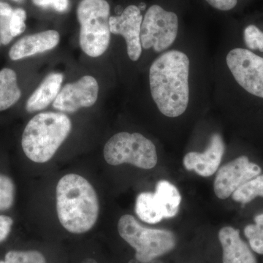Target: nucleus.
I'll return each mask as SVG.
<instances>
[{
	"label": "nucleus",
	"mask_w": 263,
	"mask_h": 263,
	"mask_svg": "<svg viewBox=\"0 0 263 263\" xmlns=\"http://www.w3.org/2000/svg\"><path fill=\"white\" fill-rule=\"evenodd\" d=\"M190 57L171 49L160 53L149 68L151 96L162 115L176 118L186 111L190 100Z\"/></svg>",
	"instance_id": "1"
},
{
	"label": "nucleus",
	"mask_w": 263,
	"mask_h": 263,
	"mask_svg": "<svg viewBox=\"0 0 263 263\" xmlns=\"http://www.w3.org/2000/svg\"><path fill=\"white\" fill-rule=\"evenodd\" d=\"M57 212L62 227L73 234L89 231L100 213L98 195L92 185L79 174L65 175L57 183Z\"/></svg>",
	"instance_id": "2"
},
{
	"label": "nucleus",
	"mask_w": 263,
	"mask_h": 263,
	"mask_svg": "<svg viewBox=\"0 0 263 263\" xmlns=\"http://www.w3.org/2000/svg\"><path fill=\"white\" fill-rule=\"evenodd\" d=\"M71 129L72 122L65 114H38L27 123L22 134L24 153L32 162L45 163L54 156Z\"/></svg>",
	"instance_id": "3"
},
{
	"label": "nucleus",
	"mask_w": 263,
	"mask_h": 263,
	"mask_svg": "<svg viewBox=\"0 0 263 263\" xmlns=\"http://www.w3.org/2000/svg\"><path fill=\"white\" fill-rule=\"evenodd\" d=\"M110 5L106 0H81L77 9L79 43L88 56L96 58L108 49L110 41Z\"/></svg>",
	"instance_id": "4"
},
{
	"label": "nucleus",
	"mask_w": 263,
	"mask_h": 263,
	"mask_svg": "<svg viewBox=\"0 0 263 263\" xmlns=\"http://www.w3.org/2000/svg\"><path fill=\"white\" fill-rule=\"evenodd\" d=\"M117 228L120 236L136 250L137 260L141 263L152 262L168 253L176 245L172 232L146 228L129 214L120 218Z\"/></svg>",
	"instance_id": "5"
},
{
	"label": "nucleus",
	"mask_w": 263,
	"mask_h": 263,
	"mask_svg": "<svg viewBox=\"0 0 263 263\" xmlns=\"http://www.w3.org/2000/svg\"><path fill=\"white\" fill-rule=\"evenodd\" d=\"M104 158L107 163L117 166L130 164L142 169H152L158 161L153 142L141 133H117L105 143Z\"/></svg>",
	"instance_id": "6"
},
{
	"label": "nucleus",
	"mask_w": 263,
	"mask_h": 263,
	"mask_svg": "<svg viewBox=\"0 0 263 263\" xmlns=\"http://www.w3.org/2000/svg\"><path fill=\"white\" fill-rule=\"evenodd\" d=\"M179 32V19L174 12L154 5L147 10L141 28L142 48L162 53L172 46Z\"/></svg>",
	"instance_id": "7"
},
{
	"label": "nucleus",
	"mask_w": 263,
	"mask_h": 263,
	"mask_svg": "<svg viewBox=\"0 0 263 263\" xmlns=\"http://www.w3.org/2000/svg\"><path fill=\"white\" fill-rule=\"evenodd\" d=\"M181 202V194L176 186L162 180L157 183L155 193H142L138 195L135 210L142 221L157 224L163 219L176 216Z\"/></svg>",
	"instance_id": "8"
},
{
	"label": "nucleus",
	"mask_w": 263,
	"mask_h": 263,
	"mask_svg": "<svg viewBox=\"0 0 263 263\" xmlns=\"http://www.w3.org/2000/svg\"><path fill=\"white\" fill-rule=\"evenodd\" d=\"M230 73L249 94L263 99V58L246 48L230 50L226 57Z\"/></svg>",
	"instance_id": "9"
},
{
	"label": "nucleus",
	"mask_w": 263,
	"mask_h": 263,
	"mask_svg": "<svg viewBox=\"0 0 263 263\" xmlns=\"http://www.w3.org/2000/svg\"><path fill=\"white\" fill-rule=\"evenodd\" d=\"M260 167L251 162L247 156H240L218 171L214 183L216 197L226 200L249 180L261 174Z\"/></svg>",
	"instance_id": "10"
},
{
	"label": "nucleus",
	"mask_w": 263,
	"mask_h": 263,
	"mask_svg": "<svg viewBox=\"0 0 263 263\" xmlns=\"http://www.w3.org/2000/svg\"><path fill=\"white\" fill-rule=\"evenodd\" d=\"M98 81L91 76H85L79 81L67 84L60 90L53 108L64 113H74L80 108L93 106L98 98Z\"/></svg>",
	"instance_id": "11"
},
{
	"label": "nucleus",
	"mask_w": 263,
	"mask_h": 263,
	"mask_svg": "<svg viewBox=\"0 0 263 263\" xmlns=\"http://www.w3.org/2000/svg\"><path fill=\"white\" fill-rule=\"evenodd\" d=\"M143 15L136 5H129L121 15L109 18L110 33L124 37L127 54L132 61L136 62L142 54L141 28Z\"/></svg>",
	"instance_id": "12"
},
{
	"label": "nucleus",
	"mask_w": 263,
	"mask_h": 263,
	"mask_svg": "<svg viewBox=\"0 0 263 263\" xmlns=\"http://www.w3.org/2000/svg\"><path fill=\"white\" fill-rule=\"evenodd\" d=\"M224 141L219 133H214L203 153L189 152L183 157V164L188 171H194L202 177H209L216 172L224 153Z\"/></svg>",
	"instance_id": "13"
},
{
	"label": "nucleus",
	"mask_w": 263,
	"mask_h": 263,
	"mask_svg": "<svg viewBox=\"0 0 263 263\" xmlns=\"http://www.w3.org/2000/svg\"><path fill=\"white\" fill-rule=\"evenodd\" d=\"M60 34L55 30H47L25 36L15 43L9 51L13 61L43 53L56 47L60 43Z\"/></svg>",
	"instance_id": "14"
},
{
	"label": "nucleus",
	"mask_w": 263,
	"mask_h": 263,
	"mask_svg": "<svg viewBox=\"0 0 263 263\" xmlns=\"http://www.w3.org/2000/svg\"><path fill=\"white\" fill-rule=\"evenodd\" d=\"M223 263H257L249 246L240 237L239 230L224 227L219 232Z\"/></svg>",
	"instance_id": "15"
},
{
	"label": "nucleus",
	"mask_w": 263,
	"mask_h": 263,
	"mask_svg": "<svg viewBox=\"0 0 263 263\" xmlns=\"http://www.w3.org/2000/svg\"><path fill=\"white\" fill-rule=\"evenodd\" d=\"M63 79V74L59 72L49 74L27 100L26 104L27 112L32 114L41 111L53 103L61 90Z\"/></svg>",
	"instance_id": "16"
},
{
	"label": "nucleus",
	"mask_w": 263,
	"mask_h": 263,
	"mask_svg": "<svg viewBox=\"0 0 263 263\" xmlns=\"http://www.w3.org/2000/svg\"><path fill=\"white\" fill-rule=\"evenodd\" d=\"M21 96L22 91L15 71L10 68L0 70V111L14 105L20 100Z\"/></svg>",
	"instance_id": "17"
},
{
	"label": "nucleus",
	"mask_w": 263,
	"mask_h": 263,
	"mask_svg": "<svg viewBox=\"0 0 263 263\" xmlns=\"http://www.w3.org/2000/svg\"><path fill=\"white\" fill-rule=\"evenodd\" d=\"M257 197H263V174L249 180L232 195L233 200L243 204L252 201Z\"/></svg>",
	"instance_id": "18"
},
{
	"label": "nucleus",
	"mask_w": 263,
	"mask_h": 263,
	"mask_svg": "<svg viewBox=\"0 0 263 263\" xmlns=\"http://www.w3.org/2000/svg\"><path fill=\"white\" fill-rule=\"evenodd\" d=\"M15 198V185L10 177L0 173V212L13 207Z\"/></svg>",
	"instance_id": "19"
},
{
	"label": "nucleus",
	"mask_w": 263,
	"mask_h": 263,
	"mask_svg": "<svg viewBox=\"0 0 263 263\" xmlns=\"http://www.w3.org/2000/svg\"><path fill=\"white\" fill-rule=\"evenodd\" d=\"M5 263H47L44 255L37 250H12L5 254Z\"/></svg>",
	"instance_id": "20"
},
{
	"label": "nucleus",
	"mask_w": 263,
	"mask_h": 263,
	"mask_svg": "<svg viewBox=\"0 0 263 263\" xmlns=\"http://www.w3.org/2000/svg\"><path fill=\"white\" fill-rule=\"evenodd\" d=\"M245 234L252 250L256 253L263 254V226L257 223L249 224L245 228Z\"/></svg>",
	"instance_id": "21"
},
{
	"label": "nucleus",
	"mask_w": 263,
	"mask_h": 263,
	"mask_svg": "<svg viewBox=\"0 0 263 263\" xmlns=\"http://www.w3.org/2000/svg\"><path fill=\"white\" fill-rule=\"evenodd\" d=\"M243 38L247 47L252 51L263 52V32L254 24H249L243 31Z\"/></svg>",
	"instance_id": "22"
},
{
	"label": "nucleus",
	"mask_w": 263,
	"mask_h": 263,
	"mask_svg": "<svg viewBox=\"0 0 263 263\" xmlns=\"http://www.w3.org/2000/svg\"><path fill=\"white\" fill-rule=\"evenodd\" d=\"M27 19V13L22 8H17L13 10L10 18V28L13 37L20 35L25 31V21Z\"/></svg>",
	"instance_id": "23"
},
{
	"label": "nucleus",
	"mask_w": 263,
	"mask_h": 263,
	"mask_svg": "<svg viewBox=\"0 0 263 263\" xmlns=\"http://www.w3.org/2000/svg\"><path fill=\"white\" fill-rule=\"evenodd\" d=\"M33 4L43 9H53L58 13L67 12L70 0H32Z\"/></svg>",
	"instance_id": "24"
},
{
	"label": "nucleus",
	"mask_w": 263,
	"mask_h": 263,
	"mask_svg": "<svg viewBox=\"0 0 263 263\" xmlns=\"http://www.w3.org/2000/svg\"><path fill=\"white\" fill-rule=\"evenodd\" d=\"M10 17H0V41L2 44H9L13 40L10 28Z\"/></svg>",
	"instance_id": "25"
},
{
	"label": "nucleus",
	"mask_w": 263,
	"mask_h": 263,
	"mask_svg": "<svg viewBox=\"0 0 263 263\" xmlns=\"http://www.w3.org/2000/svg\"><path fill=\"white\" fill-rule=\"evenodd\" d=\"M14 221L8 216L0 215V243L5 241L11 233Z\"/></svg>",
	"instance_id": "26"
},
{
	"label": "nucleus",
	"mask_w": 263,
	"mask_h": 263,
	"mask_svg": "<svg viewBox=\"0 0 263 263\" xmlns=\"http://www.w3.org/2000/svg\"><path fill=\"white\" fill-rule=\"evenodd\" d=\"M211 6L216 9L228 11L233 9L237 4L238 0H205Z\"/></svg>",
	"instance_id": "27"
},
{
	"label": "nucleus",
	"mask_w": 263,
	"mask_h": 263,
	"mask_svg": "<svg viewBox=\"0 0 263 263\" xmlns=\"http://www.w3.org/2000/svg\"><path fill=\"white\" fill-rule=\"evenodd\" d=\"M13 10L9 4L0 2V17H10Z\"/></svg>",
	"instance_id": "28"
},
{
	"label": "nucleus",
	"mask_w": 263,
	"mask_h": 263,
	"mask_svg": "<svg viewBox=\"0 0 263 263\" xmlns=\"http://www.w3.org/2000/svg\"><path fill=\"white\" fill-rule=\"evenodd\" d=\"M254 222L257 224H261L263 226V213L262 214H259L254 217Z\"/></svg>",
	"instance_id": "29"
},
{
	"label": "nucleus",
	"mask_w": 263,
	"mask_h": 263,
	"mask_svg": "<svg viewBox=\"0 0 263 263\" xmlns=\"http://www.w3.org/2000/svg\"><path fill=\"white\" fill-rule=\"evenodd\" d=\"M13 1L15 2V3H24L25 0H13Z\"/></svg>",
	"instance_id": "30"
},
{
	"label": "nucleus",
	"mask_w": 263,
	"mask_h": 263,
	"mask_svg": "<svg viewBox=\"0 0 263 263\" xmlns=\"http://www.w3.org/2000/svg\"><path fill=\"white\" fill-rule=\"evenodd\" d=\"M0 263H5V260H0Z\"/></svg>",
	"instance_id": "31"
},
{
	"label": "nucleus",
	"mask_w": 263,
	"mask_h": 263,
	"mask_svg": "<svg viewBox=\"0 0 263 263\" xmlns=\"http://www.w3.org/2000/svg\"><path fill=\"white\" fill-rule=\"evenodd\" d=\"M2 43L1 41H0V46H1Z\"/></svg>",
	"instance_id": "32"
}]
</instances>
